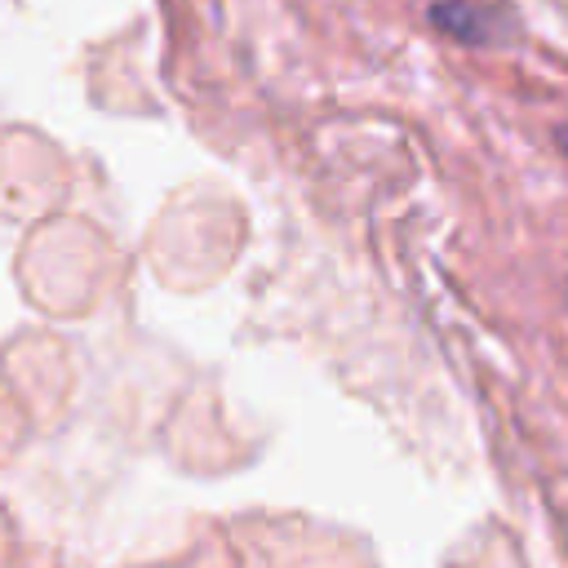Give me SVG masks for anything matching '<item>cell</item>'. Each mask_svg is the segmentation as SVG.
I'll return each mask as SVG.
<instances>
[{
  "mask_svg": "<svg viewBox=\"0 0 568 568\" xmlns=\"http://www.w3.org/2000/svg\"><path fill=\"white\" fill-rule=\"evenodd\" d=\"M22 568H31V564H22Z\"/></svg>",
  "mask_w": 568,
  "mask_h": 568,
  "instance_id": "3",
  "label": "cell"
},
{
  "mask_svg": "<svg viewBox=\"0 0 568 568\" xmlns=\"http://www.w3.org/2000/svg\"><path fill=\"white\" fill-rule=\"evenodd\" d=\"M493 18H497V13L484 9V4H475V0H453V4L435 9V22L448 27L457 40H488Z\"/></svg>",
  "mask_w": 568,
  "mask_h": 568,
  "instance_id": "1",
  "label": "cell"
},
{
  "mask_svg": "<svg viewBox=\"0 0 568 568\" xmlns=\"http://www.w3.org/2000/svg\"><path fill=\"white\" fill-rule=\"evenodd\" d=\"M22 546H18V532L9 528V519L0 515V568H22Z\"/></svg>",
  "mask_w": 568,
  "mask_h": 568,
  "instance_id": "2",
  "label": "cell"
}]
</instances>
